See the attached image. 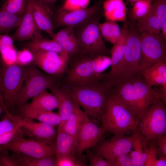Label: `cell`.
Listing matches in <instances>:
<instances>
[{"instance_id": "11", "label": "cell", "mask_w": 166, "mask_h": 166, "mask_svg": "<svg viewBox=\"0 0 166 166\" xmlns=\"http://www.w3.org/2000/svg\"><path fill=\"white\" fill-rule=\"evenodd\" d=\"M23 136H18L9 143L0 145V150L6 149L38 158L56 155L55 144L31 138L26 139Z\"/></svg>"}, {"instance_id": "5", "label": "cell", "mask_w": 166, "mask_h": 166, "mask_svg": "<svg viewBox=\"0 0 166 166\" xmlns=\"http://www.w3.org/2000/svg\"><path fill=\"white\" fill-rule=\"evenodd\" d=\"M0 94L8 110L14 106L17 96L22 86L29 66L15 63L6 65L0 60Z\"/></svg>"}, {"instance_id": "36", "label": "cell", "mask_w": 166, "mask_h": 166, "mask_svg": "<svg viewBox=\"0 0 166 166\" xmlns=\"http://www.w3.org/2000/svg\"><path fill=\"white\" fill-rule=\"evenodd\" d=\"M90 0H65L61 9L74 11L87 8Z\"/></svg>"}, {"instance_id": "13", "label": "cell", "mask_w": 166, "mask_h": 166, "mask_svg": "<svg viewBox=\"0 0 166 166\" xmlns=\"http://www.w3.org/2000/svg\"><path fill=\"white\" fill-rule=\"evenodd\" d=\"M32 52L34 57L32 64L48 74L53 77L59 76L66 72L69 56L66 52L61 53L45 50Z\"/></svg>"}, {"instance_id": "46", "label": "cell", "mask_w": 166, "mask_h": 166, "mask_svg": "<svg viewBox=\"0 0 166 166\" xmlns=\"http://www.w3.org/2000/svg\"><path fill=\"white\" fill-rule=\"evenodd\" d=\"M128 154H122L118 156L112 166H134L131 158Z\"/></svg>"}, {"instance_id": "7", "label": "cell", "mask_w": 166, "mask_h": 166, "mask_svg": "<svg viewBox=\"0 0 166 166\" xmlns=\"http://www.w3.org/2000/svg\"><path fill=\"white\" fill-rule=\"evenodd\" d=\"M140 53V34L135 24L129 23L126 50L113 79V86L116 82L129 78L140 73L138 64Z\"/></svg>"}, {"instance_id": "2", "label": "cell", "mask_w": 166, "mask_h": 166, "mask_svg": "<svg viewBox=\"0 0 166 166\" xmlns=\"http://www.w3.org/2000/svg\"><path fill=\"white\" fill-rule=\"evenodd\" d=\"M66 88L86 115L101 121L111 90L103 79L90 85Z\"/></svg>"}, {"instance_id": "14", "label": "cell", "mask_w": 166, "mask_h": 166, "mask_svg": "<svg viewBox=\"0 0 166 166\" xmlns=\"http://www.w3.org/2000/svg\"><path fill=\"white\" fill-rule=\"evenodd\" d=\"M102 1H98L85 9L68 11L60 8L53 11L52 24L54 29L63 26L76 27L84 22L101 10Z\"/></svg>"}, {"instance_id": "51", "label": "cell", "mask_w": 166, "mask_h": 166, "mask_svg": "<svg viewBox=\"0 0 166 166\" xmlns=\"http://www.w3.org/2000/svg\"><path fill=\"white\" fill-rule=\"evenodd\" d=\"M3 105V101L0 94V105L2 106Z\"/></svg>"}, {"instance_id": "24", "label": "cell", "mask_w": 166, "mask_h": 166, "mask_svg": "<svg viewBox=\"0 0 166 166\" xmlns=\"http://www.w3.org/2000/svg\"><path fill=\"white\" fill-rule=\"evenodd\" d=\"M41 30L38 29L32 39L23 45L24 48H27L32 52L39 50L53 51L61 53L65 52L61 46L57 42L52 40L44 38Z\"/></svg>"}, {"instance_id": "49", "label": "cell", "mask_w": 166, "mask_h": 166, "mask_svg": "<svg viewBox=\"0 0 166 166\" xmlns=\"http://www.w3.org/2000/svg\"><path fill=\"white\" fill-rule=\"evenodd\" d=\"M47 5L51 8V6L54 4L57 0H38Z\"/></svg>"}, {"instance_id": "17", "label": "cell", "mask_w": 166, "mask_h": 166, "mask_svg": "<svg viewBox=\"0 0 166 166\" xmlns=\"http://www.w3.org/2000/svg\"><path fill=\"white\" fill-rule=\"evenodd\" d=\"M105 133L101 127H99L87 116L78 135L77 155H79L84 150L94 147Z\"/></svg>"}, {"instance_id": "40", "label": "cell", "mask_w": 166, "mask_h": 166, "mask_svg": "<svg viewBox=\"0 0 166 166\" xmlns=\"http://www.w3.org/2000/svg\"><path fill=\"white\" fill-rule=\"evenodd\" d=\"M17 51L14 47L0 53V60L6 65L16 63Z\"/></svg>"}, {"instance_id": "30", "label": "cell", "mask_w": 166, "mask_h": 166, "mask_svg": "<svg viewBox=\"0 0 166 166\" xmlns=\"http://www.w3.org/2000/svg\"><path fill=\"white\" fill-rule=\"evenodd\" d=\"M23 15H15L0 9V35L3 34H7L17 28L22 21Z\"/></svg>"}, {"instance_id": "28", "label": "cell", "mask_w": 166, "mask_h": 166, "mask_svg": "<svg viewBox=\"0 0 166 166\" xmlns=\"http://www.w3.org/2000/svg\"><path fill=\"white\" fill-rule=\"evenodd\" d=\"M73 101L72 112L65 124L63 129L66 132L77 139L80 130L87 116L81 109L74 99Z\"/></svg>"}, {"instance_id": "43", "label": "cell", "mask_w": 166, "mask_h": 166, "mask_svg": "<svg viewBox=\"0 0 166 166\" xmlns=\"http://www.w3.org/2000/svg\"><path fill=\"white\" fill-rule=\"evenodd\" d=\"M24 135L20 128L3 135H0V145L9 143L16 137L20 135Z\"/></svg>"}, {"instance_id": "44", "label": "cell", "mask_w": 166, "mask_h": 166, "mask_svg": "<svg viewBox=\"0 0 166 166\" xmlns=\"http://www.w3.org/2000/svg\"><path fill=\"white\" fill-rule=\"evenodd\" d=\"M156 153L157 156L159 158L166 157V136L156 139Z\"/></svg>"}, {"instance_id": "50", "label": "cell", "mask_w": 166, "mask_h": 166, "mask_svg": "<svg viewBox=\"0 0 166 166\" xmlns=\"http://www.w3.org/2000/svg\"><path fill=\"white\" fill-rule=\"evenodd\" d=\"M3 111H4V109L3 106L0 105V116Z\"/></svg>"}, {"instance_id": "22", "label": "cell", "mask_w": 166, "mask_h": 166, "mask_svg": "<svg viewBox=\"0 0 166 166\" xmlns=\"http://www.w3.org/2000/svg\"><path fill=\"white\" fill-rule=\"evenodd\" d=\"M55 148L57 158L77 154V139L66 132L63 128L57 127Z\"/></svg>"}, {"instance_id": "52", "label": "cell", "mask_w": 166, "mask_h": 166, "mask_svg": "<svg viewBox=\"0 0 166 166\" xmlns=\"http://www.w3.org/2000/svg\"><path fill=\"white\" fill-rule=\"evenodd\" d=\"M132 3H134L139 0H126Z\"/></svg>"}, {"instance_id": "25", "label": "cell", "mask_w": 166, "mask_h": 166, "mask_svg": "<svg viewBox=\"0 0 166 166\" xmlns=\"http://www.w3.org/2000/svg\"><path fill=\"white\" fill-rule=\"evenodd\" d=\"M106 21H127V10L123 0H106L102 4Z\"/></svg>"}, {"instance_id": "16", "label": "cell", "mask_w": 166, "mask_h": 166, "mask_svg": "<svg viewBox=\"0 0 166 166\" xmlns=\"http://www.w3.org/2000/svg\"><path fill=\"white\" fill-rule=\"evenodd\" d=\"M124 23L120 36L110 50L111 70L108 73L103 74L104 80L109 88L113 87V79L121 64L126 50L128 23L127 22Z\"/></svg>"}, {"instance_id": "29", "label": "cell", "mask_w": 166, "mask_h": 166, "mask_svg": "<svg viewBox=\"0 0 166 166\" xmlns=\"http://www.w3.org/2000/svg\"><path fill=\"white\" fill-rule=\"evenodd\" d=\"M11 155L17 161L20 166H57L56 155L38 158L12 152Z\"/></svg>"}, {"instance_id": "20", "label": "cell", "mask_w": 166, "mask_h": 166, "mask_svg": "<svg viewBox=\"0 0 166 166\" xmlns=\"http://www.w3.org/2000/svg\"><path fill=\"white\" fill-rule=\"evenodd\" d=\"M51 37L61 46L69 57L81 53L79 42L75 35L73 27L66 26L54 33Z\"/></svg>"}, {"instance_id": "47", "label": "cell", "mask_w": 166, "mask_h": 166, "mask_svg": "<svg viewBox=\"0 0 166 166\" xmlns=\"http://www.w3.org/2000/svg\"><path fill=\"white\" fill-rule=\"evenodd\" d=\"M166 157L163 156L158 159L156 166H166Z\"/></svg>"}, {"instance_id": "38", "label": "cell", "mask_w": 166, "mask_h": 166, "mask_svg": "<svg viewBox=\"0 0 166 166\" xmlns=\"http://www.w3.org/2000/svg\"><path fill=\"white\" fill-rule=\"evenodd\" d=\"M85 157L91 166H112V164L108 161L93 153L88 149L86 150Z\"/></svg>"}, {"instance_id": "3", "label": "cell", "mask_w": 166, "mask_h": 166, "mask_svg": "<svg viewBox=\"0 0 166 166\" xmlns=\"http://www.w3.org/2000/svg\"><path fill=\"white\" fill-rule=\"evenodd\" d=\"M103 15L101 10L74 27L80 45V54L93 57L110 55V50L105 44L99 28L100 21Z\"/></svg>"}, {"instance_id": "10", "label": "cell", "mask_w": 166, "mask_h": 166, "mask_svg": "<svg viewBox=\"0 0 166 166\" xmlns=\"http://www.w3.org/2000/svg\"><path fill=\"white\" fill-rule=\"evenodd\" d=\"M140 134L137 132L130 136L115 135L107 140L101 139L94 147V153L106 160L112 165L118 156L130 152L135 140Z\"/></svg>"}, {"instance_id": "39", "label": "cell", "mask_w": 166, "mask_h": 166, "mask_svg": "<svg viewBox=\"0 0 166 166\" xmlns=\"http://www.w3.org/2000/svg\"><path fill=\"white\" fill-rule=\"evenodd\" d=\"M20 127L5 114L4 118L0 121V135L17 129Z\"/></svg>"}, {"instance_id": "37", "label": "cell", "mask_w": 166, "mask_h": 166, "mask_svg": "<svg viewBox=\"0 0 166 166\" xmlns=\"http://www.w3.org/2000/svg\"><path fill=\"white\" fill-rule=\"evenodd\" d=\"M34 55L29 49L24 48L17 51L16 63L23 66H28L32 64Z\"/></svg>"}, {"instance_id": "32", "label": "cell", "mask_w": 166, "mask_h": 166, "mask_svg": "<svg viewBox=\"0 0 166 166\" xmlns=\"http://www.w3.org/2000/svg\"><path fill=\"white\" fill-rule=\"evenodd\" d=\"M143 138L140 135L135 140L133 146L135 150H131L130 156L131 158L134 166H144L147 161L148 149L147 146L144 152H143L144 144L142 142Z\"/></svg>"}, {"instance_id": "1", "label": "cell", "mask_w": 166, "mask_h": 166, "mask_svg": "<svg viewBox=\"0 0 166 166\" xmlns=\"http://www.w3.org/2000/svg\"><path fill=\"white\" fill-rule=\"evenodd\" d=\"M101 121L105 132L125 135L138 132L139 120L136 115L115 96L110 93Z\"/></svg>"}, {"instance_id": "31", "label": "cell", "mask_w": 166, "mask_h": 166, "mask_svg": "<svg viewBox=\"0 0 166 166\" xmlns=\"http://www.w3.org/2000/svg\"><path fill=\"white\" fill-rule=\"evenodd\" d=\"M99 28L103 39L113 45L116 43L121 34V29L117 22L108 21L100 23Z\"/></svg>"}, {"instance_id": "34", "label": "cell", "mask_w": 166, "mask_h": 166, "mask_svg": "<svg viewBox=\"0 0 166 166\" xmlns=\"http://www.w3.org/2000/svg\"><path fill=\"white\" fill-rule=\"evenodd\" d=\"M26 5V0H5L0 9L15 15L23 16L25 12Z\"/></svg>"}, {"instance_id": "4", "label": "cell", "mask_w": 166, "mask_h": 166, "mask_svg": "<svg viewBox=\"0 0 166 166\" xmlns=\"http://www.w3.org/2000/svg\"><path fill=\"white\" fill-rule=\"evenodd\" d=\"M100 56L93 57L79 54L69 57V66L65 73L63 84L67 87L90 85L101 79L97 72Z\"/></svg>"}, {"instance_id": "21", "label": "cell", "mask_w": 166, "mask_h": 166, "mask_svg": "<svg viewBox=\"0 0 166 166\" xmlns=\"http://www.w3.org/2000/svg\"><path fill=\"white\" fill-rule=\"evenodd\" d=\"M38 29H39L34 17L31 7L26 3L25 12L22 21L16 31L10 37L13 41L30 40Z\"/></svg>"}, {"instance_id": "6", "label": "cell", "mask_w": 166, "mask_h": 166, "mask_svg": "<svg viewBox=\"0 0 166 166\" xmlns=\"http://www.w3.org/2000/svg\"><path fill=\"white\" fill-rule=\"evenodd\" d=\"M165 104L161 99L153 103L139 120L138 131L146 142L166 135Z\"/></svg>"}, {"instance_id": "27", "label": "cell", "mask_w": 166, "mask_h": 166, "mask_svg": "<svg viewBox=\"0 0 166 166\" xmlns=\"http://www.w3.org/2000/svg\"><path fill=\"white\" fill-rule=\"evenodd\" d=\"M22 105L30 108L52 111L58 109V102L55 96L45 90L33 98L30 103H27Z\"/></svg>"}, {"instance_id": "23", "label": "cell", "mask_w": 166, "mask_h": 166, "mask_svg": "<svg viewBox=\"0 0 166 166\" xmlns=\"http://www.w3.org/2000/svg\"><path fill=\"white\" fill-rule=\"evenodd\" d=\"M18 107L19 111L18 114L23 117L37 120L55 127L61 123V118L58 113L27 108L22 105Z\"/></svg>"}, {"instance_id": "19", "label": "cell", "mask_w": 166, "mask_h": 166, "mask_svg": "<svg viewBox=\"0 0 166 166\" xmlns=\"http://www.w3.org/2000/svg\"><path fill=\"white\" fill-rule=\"evenodd\" d=\"M49 89L58 100V113L61 117V121L57 127L63 129L65 124L72 112L74 105L73 99L67 88L60 87L56 85Z\"/></svg>"}, {"instance_id": "45", "label": "cell", "mask_w": 166, "mask_h": 166, "mask_svg": "<svg viewBox=\"0 0 166 166\" xmlns=\"http://www.w3.org/2000/svg\"><path fill=\"white\" fill-rule=\"evenodd\" d=\"M13 40L7 34L0 35V53L14 47Z\"/></svg>"}, {"instance_id": "26", "label": "cell", "mask_w": 166, "mask_h": 166, "mask_svg": "<svg viewBox=\"0 0 166 166\" xmlns=\"http://www.w3.org/2000/svg\"><path fill=\"white\" fill-rule=\"evenodd\" d=\"M140 72L150 87L166 84V63L157 62Z\"/></svg>"}, {"instance_id": "8", "label": "cell", "mask_w": 166, "mask_h": 166, "mask_svg": "<svg viewBox=\"0 0 166 166\" xmlns=\"http://www.w3.org/2000/svg\"><path fill=\"white\" fill-rule=\"evenodd\" d=\"M24 81L17 96L14 106L24 105L30 99L56 85L53 76L43 73L33 64L30 65Z\"/></svg>"}, {"instance_id": "18", "label": "cell", "mask_w": 166, "mask_h": 166, "mask_svg": "<svg viewBox=\"0 0 166 166\" xmlns=\"http://www.w3.org/2000/svg\"><path fill=\"white\" fill-rule=\"evenodd\" d=\"M31 7L32 13L38 28L51 37L54 33L52 24L53 11L47 5L38 0H26Z\"/></svg>"}, {"instance_id": "15", "label": "cell", "mask_w": 166, "mask_h": 166, "mask_svg": "<svg viewBox=\"0 0 166 166\" xmlns=\"http://www.w3.org/2000/svg\"><path fill=\"white\" fill-rule=\"evenodd\" d=\"M166 23V0H153L148 12L136 23L140 33L159 34Z\"/></svg>"}, {"instance_id": "9", "label": "cell", "mask_w": 166, "mask_h": 166, "mask_svg": "<svg viewBox=\"0 0 166 166\" xmlns=\"http://www.w3.org/2000/svg\"><path fill=\"white\" fill-rule=\"evenodd\" d=\"M141 53L139 72L159 62L166 63V41L159 34H140Z\"/></svg>"}, {"instance_id": "35", "label": "cell", "mask_w": 166, "mask_h": 166, "mask_svg": "<svg viewBox=\"0 0 166 166\" xmlns=\"http://www.w3.org/2000/svg\"><path fill=\"white\" fill-rule=\"evenodd\" d=\"M82 154L69 155L57 159V166H85L87 162Z\"/></svg>"}, {"instance_id": "33", "label": "cell", "mask_w": 166, "mask_h": 166, "mask_svg": "<svg viewBox=\"0 0 166 166\" xmlns=\"http://www.w3.org/2000/svg\"><path fill=\"white\" fill-rule=\"evenodd\" d=\"M153 0H139L134 2L130 13L129 22L135 24L139 19L144 16L149 11Z\"/></svg>"}, {"instance_id": "41", "label": "cell", "mask_w": 166, "mask_h": 166, "mask_svg": "<svg viewBox=\"0 0 166 166\" xmlns=\"http://www.w3.org/2000/svg\"><path fill=\"white\" fill-rule=\"evenodd\" d=\"M6 149L0 150V166H20L17 161Z\"/></svg>"}, {"instance_id": "42", "label": "cell", "mask_w": 166, "mask_h": 166, "mask_svg": "<svg viewBox=\"0 0 166 166\" xmlns=\"http://www.w3.org/2000/svg\"><path fill=\"white\" fill-rule=\"evenodd\" d=\"M148 149L145 166H156L158 159L156 153V139L152 140Z\"/></svg>"}, {"instance_id": "12", "label": "cell", "mask_w": 166, "mask_h": 166, "mask_svg": "<svg viewBox=\"0 0 166 166\" xmlns=\"http://www.w3.org/2000/svg\"><path fill=\"white\" fill-rule=\"evenodd\" d=\"M5 114L19 127L24 135L31 138L55 144L57 131L55 127L10 112L4 106Z\"/></svg>"}, {"instance_id": "48", "label": "cell", "mask_w": 166, "mask_h": 166, "mask_svg": "<svg viewBox=\"0 0 166 166\" xmlns=\"http://www.w3.org/2000/svg\"><path fill=\"white\" fill-rule=\"evenodd\" d=\"M159 35L165 41H166V23L161 28Z\"/></svg>"}]
</instances>
